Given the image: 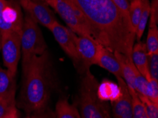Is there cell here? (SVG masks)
I'll list each match as a JSON object with an SVG mask.
<instances>
[{
    "label": "cell",
    "instance_id": "1",
    "mask_svg": "<svg viewBox=\"0 0 158 118\" xmlns=\"http://www.w3.org/2000/svg\"><path fill=\"white\" fill-rule=\"evenodd\" d=\"M94 39L112 52L131 58L135 33L128 16L112 0H74Z\"/></svg>",
    "mask_w": 158,
    "mask_h": 118
},
{
    "label": "cell",
    "instance_id": "2",
    "mask_svg": "<svg viewBox=\"0 0 158 118\" xmlns=\"http://www.w3.org/2000/svg\"><path fill=\"white\" fill-rule=\"evenodd\" d=\"M23 81L19 105L27 112L44 110L49 100L52 83L49 54L33 57L22 67Z\"/></svg>",
    "mask_w": 158,
    "mask_h": 118
},
{
    "label": "cell",
    "instance_id": "3",
    "mask_svg": "<svg viewBox=\"0 0 158 118\" xmlns=\"http://www.w3.org/2000/svg\"><path fill=\"white\" fill-rule=\"evenodd\" d=\"M80 89V104L81 118H111L109 108L98 96L99 83L90 69L85 72Z\"/></svg>",
    "mask_w": 158,
    "mask_h": 118
},
{
    "label": "cell",
    "instance_id": "4",
    "mask_svg": "<svg viewBox=\"0 0 158 118\" xmlns=\"http://www.w3.org/2000/svg\"><path fill=\"white\" fill-rule=\"evenodd\" d=\"M22 67L27 65L33 57L47 51V45L38 24L28 15L23 18L21 38Z\"/></svg>",
    "mask_w": 158,
    "mask_h": 118
},
{
    "label": "cell",
    "instance_id": "5",
    "mask_svg": "<svg viewBox=\"0 0 158 118\" xmlns=\"http://www.w3.org/2000/svg\"><path fill=\"white\" fill-rule=\"evenodd\" d=\"M21 33H9L0 36L1 50L4 67L16 76L21 54Z\"/></svg>",
    "mask_w": 158,
    "mask_h": 118
},
{
    "label": "cell",
    "instance_id": "6",
    "mask_svg": "<svg viewBox=\"0 0 158 118\" xmlns=\"http://www.w3.org/2000/svg\"><path fill=\"white\" fill-rule=\"evenodd\" d=\"M23 18L20 4L15 0H7L0 10V36L9 33H22Z\"/></svg>",
    "mask_w": 158,
    "mask_h": 118
},
{
    "label": "cell",
    "instance_id": "7",
    "mask_svg": "<svg viewBox=\"0 0 158 118\" xmlns=\"http://www.w3.org/2000/svg\"><path fill=\"white\" fill-rule=\"evenodd\" d=\"M19 4L38 24L48 29L56 21L53 12L45 0H24Z\"/></svg>",
    "mask_w": 158,
    "mask_h": 118
},
{
    "label": "cell",
    "instance_id": "8",
    "mask_svg": "<svg viewBox=\"0 0 158 118\" xmlns=\"http://www.w3.org/2000/svg\"><path fill=\"white\" fill-rule=\"evenodd\" d=\"M49 30L53 34L55 39L63 51L70 57L77 67H80L81 71V62L74 40V32L61 25L57 21L52 24Z\"/></svg>",
    "mask_w": 158,
    "mask_h": 118
},
{
    "label": "cell",
    "instance_id": "9",
    "mask_svg": "<svg viewBox=\"0 0 158 118\" xmlns=\"http://www.w3.org/2000/svg\"><path fill=\"white\" fill-rule=\"evenodd\" d=\"M53 9L63 19L69 29L80 36L92 38V35L77 16L75 11L65 0H55Z\"/></svg>",
    "mask_w": 158,
    "mask_h": 118
},
{
    "label": "cell",
    "instance_id": "10",
    "mask_svg": "<svg viewBox=\"0 0 158 118\" xmlns=\"http://www.w3.org/2000/svg\"><path fill=\"white\" fill-rule=\"evenodd\" d=\"M73 38L80 59L81 71L85 72L91 66L95 65L100 43L85 36L77 35L75 33Z\"/></svg>",
    "mask_w": 158,
    "mask_h": 118
},
{
    "label": "cell",
    "instance_id": "11",
    "mask_svg": "<svg viewBox=\"0 0 158 118\" xmlns=\"http://www.w3.org/2000/svg\"><path fill=\"white\" fill-rule=\"evenodd\" d=\"M121 90V96L118 100L112 102L114 118H133L132 98L125 81L122 78H117Z\"/></svg>",
    "mask_w": 158,
    "mask_h": 118
},
{
    "label": "cell",
    "instance_id": "12",
    "mask_svg": "<svg viewBox=\"0 0 158 118\" xmlns=\"http://www.w3.org/2000/svg\"><path fill=\"white\" fill-rule=\"evenodd\" d=\"M95 65H98L108 71L111 72L116 76V78H122L120 64L114 53L101 44L99 45Z\"/></svg>",
    "mask_w": 158,
    "mask_h": 118
},
{
    "label": "cell",
    "instance_id": "13",
    "mask_svg": "<svg viewBox=\"0 0 158 118\" xmlns=\"http://www.w3.org/2000/svg\"><path fill=\"white\" fill-rule=\"evenodd\" d=\"M15 76L6 69L0 67V100L15 102Z\"/></svg>",
    "mask_w": 158,
    "mask_h": 118
},
{
    "label": "cell",
    "instance_id": "14",
    "mask_svg": "<svg viewBox=\"0 0 158 118\" xmlns=\"http://www.w3.org/2000/svg\"><path fill=\"white\" fill-rule=\"evenodd\" d=\"M148 54L145 43L138 42L134 44L131 52V59L133 63L138 71L147 80H149L150 76L148 69Z\"/></svg>",
    "mask_w": 158,
    "mask_h": 118
},
{
    "label": "cell",
    "instance_id": "15",
    "mask_svg": "<svg viewBox=\"0 0 158 118\" xmlns=\"http://www.w3.org/2000/svg\"><path fill=\"white\" fill-rule=\"evenodd\" d=\"M116 59L120 64L122 79L125 81L128 89L135 91V71L136 67L133 64L132 59L125 55L118 52H114Z\"/></svg>",
    "mask_w": 158,
    "mask_h": 118
},
{
    "label": "cell",
    "instance_id": "16",
    "mask_svg": "<svg viewBox=\"0 0 158 118\" xmlns=\"http://www.w3.org/2000/svg\"><path fill=\"white\" fill-rule=\"evenodd\" d=\"M97 93L102 100H111L114 102L121 97V90L119 86L110 81H105L98 86Z\"/></svg>",
    "mask_w": 158,
    "mask_h": 118
},
{
    "label": "cell",
    "instance_id": "17",
    "mask_svg": "<svg viewBox=\"0 0 158 118\" xmlns=\"http://www.w3.org/2000/svg\"><path fill=\"white\" fill-rule=\"evenodd\" d=\"M56 118H81V116L75 105L66 99H61L56 104Z\"/></svg>",
    "mask_w": 158,
    "mask_h": 118
},
{
    "label": "cell",
    "instance_id": "18",
    "mask_svg": "<svg viewBox=\"0 0 158 118\" xmlns=\"http://www.w3.org/2000/svg\"><path fill=\"white\" fill-rule=\"evenodd\" d=\"M142 4V13L139 24L135 32V38L138 40H140L142 38L144 33L146 26H147L148 18L150 17V3L149 0H140Z\"/></svg>",
    "mask_w": 158,
    "mask_h": 118
},
{
    "label": "cell",
    "instance_id": "19",
    "mask_svg": "<svg viewBox=\"0 0 158 118\" xmlns=\"http://www.w3.org/2000/svg\"><path fill=\"white\" fill-rule=\"evenodd\" d=\"M141 13H142V4L140 0H131L129 3V17L134 32H136L139 24Z\"/></svg>",
    "mask_w": 158,
    "mask_h": 118
},
{
    "label": "cell",
    "instance_id": "20",
    "mask_svg": "<svg viewBox=\"0 0 158 118\" xmlns=\"http://www.w3.org/2000/svg\"><path fill=\"white\" fill-rule=\"evenodd\" d=\"M128 91L132 98L133 118H148L144 105L138 98V93L132 89H128Z\"/></svg>",
    "mask_w": 158,
    "mask_h": 118
},
{
    "label": "cell",
    "instance_id": "21",
    "mask_svg": "<svg viewBox=\"0 0 158 118\" xmlns=\"http://www.w3.org/2000/svg\"><path fill=\"white\" fill-rule=\"evenodd\" d=\"M146 47L148 55H152L158 52V28L157 26L149 28Z\"/></svg>",
    "mask_w": 158,
    "mask_h": 118
},
{
    "label": "cell",
    "instance_id": "22",
    "mask_svg": "<svg viewBox=\"0 0 158 118\" xmlns=\"http://www.w3.org/2000/svg\"><path fill=\"white\" fill-rule=\"evenodd\" d=\"M135 88L138 94L148 98V81L137 69L135 71Z\"/></svg>",
    "mask_w": 158,
    "mask_h": 118
},
{
    "label": "cell",
    "instance_id": "23",
    "mask_svg": "<svg viewBox=\"0 0 158 118\" xmlns=\"http://www.w3.org/2000/svg\"><path fill=\"white\" fill-rule=\"evenodd\" d=\"M138 98L144 105L148 118H158V104L153 103L148 98L138 94Z\"/></svg>",
    "mask_w": 158,
    "mask_h": 118
},
{
    "label": "cell",
    "instance_id": "24",
    "mask_svg": "<svg viewBox=\"0 0 158 118\" xmlns=\"http://www.w3.org/2000/svg\"><path fill=\"white\" fill-rule=\"evenodd\" d=\"M148 69L150 78L158 81V52L148 55Z\"/></svg>",
    "mask_w": 158,
    "mask_h": 118
},
{
    "label": "cell",
    "instance_id": "25",
    "mask_svg": "<svg viewBox=\"0 0 158 118\" xmlns=\"http://www.w3.org/2000/svg\"><path fill=\"white\" fill-rule=\"evenodd\" d=\"M148 81V98L158 104V81L150 78Z\"/></svg>",
    "mask_w": 158,
    "mask_h": 118
},
{
    "label": "cell",
    "instance_id": "26",
    "mask_svg": "<svg viewBox=\"0 0 158 118\" xmlns=\"http://www.w3.org/2000/svg\"><path fill=\"white\" fill-rule=\"evenodd\" d=\"M150 20L149 28L157 26L158 23V0H152L150 10Z\"/></svg>",
    "mask_w": 158,
    "mask_h": 118
},
{
    "label": "cell",
    "instance_id": "27",
    "mask_svg": "<svg viewBox=\"0 0 158 118\" xmlns=\"http://www.w3.org/2000/svg\"><path fill=\"white\" fill-rule=\"evenodd\" d=\"M16 108L15 102L0 100V118H3Z\"/></svg>",
    "mask_w": 158,
    "mask_h": 118
},
{
    "label": "cell",
    "instance_id": "28",
    "mask_svg": "<svg viewBox=\"0 0 158 118\" xmlns=\"http://www.w3.org/2000/svg\"><path fill=\"white\" fill-rule=\"evenodd\" d=\"M118 9L124 15L129 17V2L128 0H112Z\"/></svg>",
    "mask_w": 158,
    "mask_h": 118
},
{
    "label": "cell",
    "instance_id": "29",
    "mask_svg": "<svg viewBox=\"0 0 158 118\" xmlns=\"http://www.w3.org/2000/svg\"><path fill=\"white\" fill-rule=\"evenodd\" d=\"M31 118H53V117H52L51 115L45 112L44 110L40 112H34V114L33 115L32 117H31Z\"/></svg>",
    "mask_w": 158,
    "mask_h": 118
},
{
    "label": "cell",
    "instance_id": "30",
    "mask_svg": "<svg viewBox=\"0 0 158 118\" xmlns=\"http://www.w3.org/2000/svg\"><path fill=\"white\" fill-rule=\"evenodd\" d=\"M3 118H18V112L16 108H14L11 111Z\"/></svg>",
    "mask_w": 158,
    "mask_h": 118
},
{
    "label": "cell",
    "instance_id": "31",
    "mask_svg": "<svg viewBox=\"0 0 158 118\" xmlns=\"http://www.w3.org/2000/svg\"><path fill=\"white\" fill-rule=\"evenodd\" d=\"M45 2L48 4L50 6H51L52 8H53L54 6V3H55V0H45Z\"/></svg>",
    "mask_w": 158,
    "mask_h": 118
},
{
    "label": "cell",
    "instance_id": "32",
    "mask_svg": "<svg viewBox=\"0 0 158 118\" xmlns=\"http://www.w3.org/2000/svg\"><path fill=\"white\" fill-rule=\"evenodd\" d=\"M7 0H0V10L3 8L6 3Z\"/></svg>",
    "mask_w": 158,
    "mask_h": 118
},
{
    "label": "cell",
    "instance_id": "33",
    "mask_svg": "<svg viewBox=\"0 0 158 118\" xmlns=\"http://www.w3.org/2000/svg\"><path fill=\"white\" fill-rule=\"evenodd\" d=\"M15 1H16V2H17L19 4V3H20V2H21L22 1H24V0H15Z\"/></svg>",
    "mask_w": 158,
    "mask_h": 118
},
{
    "label": "cell",
    "instance_id": "34",
    "mask_svg": "<svg viewBox=\"0 0 158 118\" xmlns=\"http://www.w3.org/2000/svg\"><path fill=\"white\" fill-rule=\"evenodd\" d=\"M24 118H31V117L29 116V115H27V116H26Z\"/></svg>",
    "mask_w": 158,
    "mask_h": 118
},
{
    "label": "cell",
    "instance_id": "35",
    "mask_svg": "<svg viewBox=\"0 0 158 118\" xmlns=\"http://www.w3.org/2000/svg\"><path fill=\"white\" fill-rule=\"evenodd\" d=\"M0 49H1V43H0Z\"/></svg>",
    "mask_w": 158,
    "mask_h": 118
}]
</instances>
